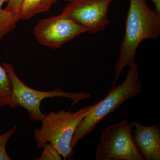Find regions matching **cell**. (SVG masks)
Listing matches in <instances>:
<instances>
[{
	"label": "cell",
	"mask_w": 160,
	"mask_h": 160,
	"mask_svg": "<svg viewBox=\"0 0 160 160\" xmlns=\"http://www.w3.org/2000/svg\"><path fill=\"white\" fill-rule=\"evenodd\" d=\"M125 28L119 60L115 66L112 87L124 68L135 62L137 50L142 42L145 40H156L159 37L160 13L150 9L146 0H129Z\"/></svg>",
	"instance_id": "6da1fadb"
},
{
	"label": "cell",
	"mask_w": 160,
	"mask_h": 160,
	"mask_svg": "<svg viewBox=\"0 0 160 160\" xmlns=\"http://www.w3.org/2000/svg\"><path fill=\"white\" fill-rule=\"evenodd\" d=\"M96 105H89L75 112H72L70 109L44 114L41 121L42 127L33 131L37 148H43L46 143H51L63 159L72 157L74 153L70 143L75 130Z\"/></svg>",
	"instance_id": "7a4b0ae2"
},
{
	"label": "cell",
	"mask_w": 160,
	"mask_h": 160,
	"mask_svg": "<svg viewBox=\"0 0 160 160\" xmlns=\"http://www.w3.org/2000/svg\"><path fill=\"white\" fill-rule=\"evenodd\" d=\"M126 78L120 85L113 86L104 99L86 116L78 124L72 138L70 146L72 149L78 142L93 131L104 118L115 111L123 103L142 91V85L138 76V63L129 66Z\"/></svg>",
	"instance_id": "3957f363"
},
{
	"label": "cell",
	"mask_w": 160,
	"mask_h": 160,
	"mask_svg": "<svg viewBox=\"0 0 160 160\" xmlns=\"http://www.w3.org/2000/svg\"><path fill=\"white\" fill-rule=\"evenodd\" d=\"M2 66L6 70L12 86L13 108L21 106L29 112L30 120L42 121L44 116L40 109L42 101L48 98H66L73 101L72 106L81 100L89 98L91 95L85 92H67L58 87L54 90L42 91L35 90L26 86L18 78L13 65L4 62Z\"/></svg>",
	"instance_id": "277c9868"
},
{
	"label": "cell",
	"mask_w": 160,
	"mask_h": 160,
	"mask_svg": "<svg viewBox=\"0 0 160 160\" xmlns=\"http://www.w3.org/2000/svg\"><path fill=\"white\" fill-rule=\"evenodd\" d=\"M132 129L126 119L107 127L100 137L95 160H145L135 145Z\"/></svg>",
	"instance_id": "5b68a950"
},
{
	"label": "cell",
	"mask_w": 160,
	"mask_h": 160,
	"mask_svg": "<svg viewBox=\"0 0 160 160\" xmlns=\"http://www.w3.org/2000/svg\"><path fill=\"white\" fill-rule=\"evenodd\" d=\"M114 0H73L63 9L61 15L70 19L96 33L109 24L108 13Z\"/></svg>",
	"instance_id": "8992f818"
},
{
	"label": "cell",
	"mask_w": 160,
	"mask_h": 160,
	"mask_svg": "<svg viewBox=\"0 0 160 160\" xmlns=\"http://www.w3.org/2000/svg\"><path fill=\"white\" fill-rule=\"evenodd\" d=\"M87 32L85 27L59 15L40 20L34 26L33 33L41 45L57 49Z\"/></svg>",
	"instance_id": "52a82bcc"
},
{
	"label": "cell",
	"mask_w": 160,
	"mask_h": 160,
	"mask_svg": "<svg viewBox=\"0 0 160 160\" xmlns=\"http://www.w3.org/2000/svg\"><path fill=\"white\" fill-rule=\"evenodd\" d=\"M132 123V138L144 159L160 160V125L153 124L150 126H144L137 121Z\"/></svg>",
	"instance_id": "ba28073f"
},
{
	"label": "cell",
	"mask_w": 160,
	"mask_h": 160,
	"mask_svg": "<svg viewBox=\"0 0 160 160\" xmlns=\"http://www.w3.org/2000/svg\"><path fill=\"white\" fill-rule=\"evenodd\" d=\"M58 0H24L19 12V19H30L36 14L48 12Z\"/></svg>",
	"instance_id": "9c48e42d"
},
{
	"label": "cell",
	"mask_w": 160,
	"mask_h": 160,
	"mask_svg": "<svg viewBox=\"0 0 160 160\" xmlns=\"http://www.w3.org/2000/svg\"><path fill=\"white\" fill-rule=\"evenodd\" d=\"M11 81L3 66L0 65V108L5 106L13 108Z\"/></svg>",
	"instance_id": "30bf717a"
},
{
	"label": "cell",
	"mask_w": 160,
	"mask_h": 160,
	"mask_svg": "<svg viewBox=\"0 0 160 160\" xmlns=\"http://www.w3.org/2000/svg\"><path fill=\"white\" fill-rule=\"evenodd\" d=\"M8 0H0V40L12 31L19 21L18 16H15L2 9L3 4Z\"/></svg>",
	"instance_id": "8fae6325"
},
{
	"label": "cell",
	"mask_w": 160,
	"mask_h": 160,
	"mask_svg": "<svg viewBox=\"0 0 160 160\" xmlns=\"http://www.w3.org/2000/svg\"><path fill=\"white\" fill-rule=\"evenodd\" d=\"M17 126H14L9 131L0 135V160H11L6 151V144L14 135Z\"/></svg>",
	"instance_id": "7c38bea8"
},
{
	"label": "cell",
	"mask_w": 160,
	"mask_h": 160,
	"mask_svg": "<svg viewBox=\"0 0 160 160\" xmlns=\"http://www.w3.org/2000/svg\"><path fill=\"white\" fill-rule=\"evenodd\" d=\"M42 153L38 160H61L62 159L57 150L51 143H47L43 147Z\"/></svg>",
	"instance_id": "4fadbf2b"
},
{
	"label": "cell",
	"mask_w": 160,
	"mask_h": 160,
	"mask_svg": "<svg viewBox=\"0 0 160 160\" xmlns=\"http://www.w3.org/2000/svg\"><path fill=\"white\" fill-rule=\"evenodd\" d=\"M23 1L24 0H8L7 6L4 9L13 15L18 16Z\"/></svg>",
	"instance_id": "5bb4252c"
},
{
	"label": "cell",
	"mask_w": 160,
	"mask_h": 160,
	"mask_svg": "<svg viewBox=\"0 0 160 160\" xmlns=\"http://www.w3.org/2000/svg\"><path fill=\"white\" fill-rule=\"evenodd\" d=\"M155 7V10L160 13V0H151Z\"/></svg>",
	"instance_id": "9a60e30c"
},
{
	"label": "cell",
	"mask_w": 160,
	"mask_h": 160,
	"mask_svg": "<svg viewBox=\"0 0 160 160\" xmlns=\"http://www.w3.org/2000/svg\"><path fill=\"white\" fill-rule=\"evenodd\" d=\"M66 1H67V2H72V1H73V0H66Z\"/></svg>",
	"instance_id": "2e32d148"
}]
</instances>
